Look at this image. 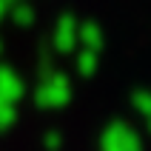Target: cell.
Instances as JSON below:
<instances>
[{
    "label": "cell",
    "mask_w": 151,
    "mask_h": 151,
    "mask_svg": "<svg viewBox=\"0 0 151 151\" xmlns=\"http://www.w3.org/2000/svg\"><path fill=\"white\" fill-rule=\"evenodd\" d=\"M68 97H71V88H68V80L63 74H46L40 86H37V106L43 109H60L66 106Z\"/></svg>",
    "instance_id": "1"
},
{
    "label": "cell",
    "mask_w": 151,
    "mask_h": 151,
    "mask_svg": "<svg viewBox=\"0 0 151 151\" xmlns=\"http://www.w3.org/2000/svg\"><path fill=\"white\" fill-rule=\"evenodd\" d=\"M140 137L134 128H128L126 123H111L103 131L100 140V151H140Z\"/></svg>",
    "instance_id": "2"
},
{
    "label": "cell",
    "mask_w": 151,
    "mask_h": 151,
    "mask_svg": "<svg viewBox=\"0 0 151 151\" xmlns=\"http://www.w3.org/2000/svg\"><path fill=\"white\" fill-rule=\"evenodd\" d=\"M77 20L71 14H63L57 20V29H54V46L57 51H71L77 46Z\"/></svg>",
    "instance_id": "3"
},
{
    "label": "cell",
    "mask_w": 151,
    "mask_h": 151,
    "mask_svg": "<svg viewBox=\"0 0 151 151\" xmlns=\"http://www.w3.org/2000/svg\"><path fill=\"white\" fill-rule=\"evenodd\" d=\"M23 97V80L17 77L14 68L0 66V100L6 103H17Z\"/></svg>",
    "instance_id": "4"
},
{
    "label": "cell",
    "mask_w": 151,
    "mask_h": 151,
    "mask_svg": "<svg viewBox=\"0 0 151 151\" xmlns=\"http://www.w3.org/2000/svg\"><path fill=\"white\" fill-rule=\"evenodd\" d=\"M77 40L83 43V49L97 51V49L103 46V32H100V26H97V23H83V26H77Z\"/></svg>",
    "instance_id": "5"
},
{
    "label": "cell",
    "mask_w": 151,
    "mask_h": 151,
    "mask_svg": "<svg viewBox=\"0 0 151 151\" xmlns=\"http://www.w3.org/2000/svg\"><path fill=\"white\" fill-rule=\"evenodd\" d=\"M77 68H80V74H83V77H91L94 68H97V51L83 49L80 54H77Z\"/></svg>",
    "instance_id": "6"
},
{
    "label": "cell",
    "mask_w": 151,
    "mask_h": 151,
    "mask_svg": "<svg viewBox=\"0 0 151 151\" xmlns=\"http://www.w3.org/2000/svg\"><path fill=\"white\" fill-rule=\"evenodd\" d=\"M9 12H12V17H14L17 26H32V20H34V9L26 6V3H12Z\"/></svg>",
    "instance_id": "7"
},
{
    "label": "cell",
    "mask_w": 151,
    "mask_h": 151,
    "mask_svg": "<svg viewBox=\"0 0 151 151\" xmlns=\"http://www.w3.org/2000/svg\"><path fill=\"white\" fill-rule=\"evenodd\" d=\"M14 120H17V109H14V103L0 100V128L14 126Z\"/></svg>",
    "instance_id": "8"
},
{
    "label": "cell",
    "mask_w": 151,
    "mask_h": 151,
    "mask_svg": "<svg viewBox=\"0 0 151 151\" xmlns=\"http://www.w3.org/2000/svg\"><path fill=\"white\" fill-rule=\"evenodd\" d=\"M134 109L143 114V117H148L151 114V97L145 91H134Z\"/></svg>",
    "instance_id": "9"
},
{
    "label": "cell",
    "mask_w": 151,
    "mask_h": 151,
    "mask_svg": "<svg viewBox=\"0 0 151 151\" xmlns=\"http://www.w3.org/2000/svg\"><path fill=\"white\" fill-rule=\"evenodd\" d=\"M60 145H63V137H60L57 131H51V134H46V148H49V151H57Z\"/></svg>",
    "instance_id": "10"
},
{
    "label": "cell",
    "mask_w": 151,
    "mask_h": 151,
    "mask_svg": "<svg viewBox=\"0 0 151 151\" xmlns=\"http://www.w3.org/2000/svg\"><path fill=\"white\" fill-rule=\"evenodd\" d=\"M6 12H9V3H6V0H0V17L6 14Z\"/></svg>",
    "instance_id": "11"
},
{
    "label": "cell",
    "mask_w": 151,
    "mask_h": 151,
    "mask_svg": "<svg viewBox=\"0 0 151 151\" xmlns=\"http://www.w3.org/2000/svg\"><path fill=\"white\" fill-rule=\"evenodd\" d=\"M6 3H9V6H12V3H17V0H6Z\"/></svg>",
    "instance_id": "12"
},
{
    "label": "cell",
    "mask_w": 151,
    "mask_h": 151,
    "mask_svg": "<svg viewBox=\"0 0 151 151\" xmlns=\"http://www.w3.org/2000/svg\"><path fill=\"white\" fill-rule=\"evenodd\" d=\"M0 51H3V43H0Z\"/></svg>",
    "instance_id": "13"
}]
</instances>
